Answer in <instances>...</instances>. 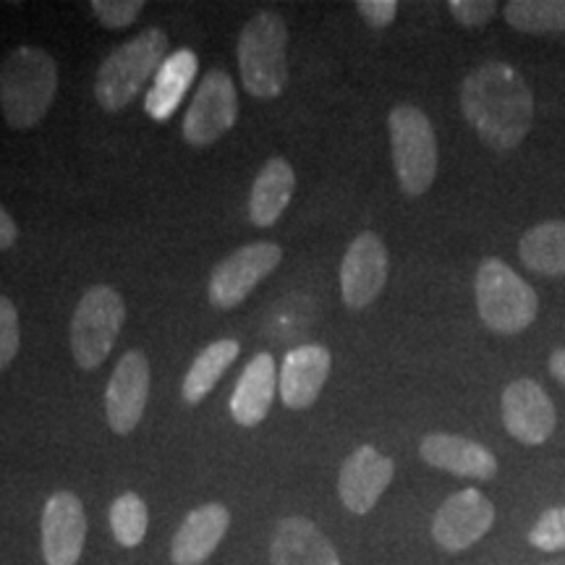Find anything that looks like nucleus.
<instances>
[{
  "instance_id": "nucleus-20",
  "label": "nucleus",
  "mask_w": 565,
  "mask_h": 565,
  "mask_svg": "<svg viewBox=\"0 0 565 565\" xmlns=\"http://www.w3.org/2000/svg\"><path fill=\"white\" fill-rule=\"evenodd\" d=\"M275 391H278V366L273 353H257L244 374L238 377L236 391L231 395V416L242 427H257L270 414Z\"/></svg>"
},
{
  "instance_id": "nucleus-14",
  "label": "nucleus",
  "mask_w": 565,
  "mask_h": 565,
  "mask_svg": "<svg viewBox=\"0 0 565 565\" xmlns=\"http://www.w3.org/2000/svg\"><path fill=\"white\" fill-rule=\"evenodd\" d=\"M87 542V511L74 492L47 498L42 511V557L47 565H76Z\"/></svg>"
},
{
  "instance_id": "nucleus-1",
  "label": "nucleus",
  "mask_w": 565,
  "mask_h": 565,
  "mask_svg": "<svg viewBox=\"0 0 565 565\" xmlns=\"http://www.w3.org/2000/svg\"><path fill=\"white\" fill-rule=\"evenodd\" d=\"M466 124L494 152L515 150L534 124V95L524 76L505 61H487L461 84Z\"/></svg>"
},
{
  "instance_id": "nucleus-19",
  "label": "nucleus",
  "mask_w": 565,
  "mask_h": 565,
  "mask_svg": "<svg viewBox=\"0 0 565 565\" xmlns=\"http://www.w3.org/2000/svg\"><path fill=\"white\" fill-rule=\"evenodd\" d=\"M231 526V511L223 503H207L194 508L183 519L171 542L173 565H202L215 553Z\"/></svg>"
},
{
  "instance_id": "nucleus-23",
  "label": "nucleus",
  "mask_w": 565,
  "mask_h": 565,
  "mask_svg": "<svg viewBox=\"0 0 565 565\" xmlns=\"http://www.w3.org/2000/svg\"><path fill=\"white\" fill-rule=\"evenodd\" d=\"M519 257L526 270L547 278L565 275V221H545L529 228L519 242Z\"/></svg>"
},
{
  "instance_id": "nucleus-21",
  "label": "nucleus",
  "mask_w": 565,
  "mask_h": 565,
  "mask_svg": "<svg viewBox=\"0 0 565 565\" xmlns=\"http://www.w3.org/2000/svg\"><path fill=\"white\" fill-rule=\"evenodd\" d=\"M196 71H200V58L189 47H181V51L168 55L145 97V110L152 121H171L175 110L181 108V100L186 97L189 87L194 84Z\"/></svg>"
},
{
  "instance_id": "nucleus-27",
  "label": "nucleus",
  "mask_w": 565,
  "mask_h": 565,
  "mask_svg": "<svg viewBox=\"0 0 565 565\" xmlns=\"http://www.w3.org/2000/svg\"><path fill=\"white\" fill-rule=\"evenodd\" d=\"M529 545L542 553H561L565 550V505L550 508L529 529Z\"/></svg>"
},
{
  "instance_id": "nucleus-4",
  "label": "nucleus",
  "mask_w": 565,
  "mask_h": 565,
  "mask_svg": "<svg viewBox=\"0 0 565 565\" xmlns=\"http://www.w3.org/2000/svg\"><path fill=\"white\" fill-rule=\"evenodd\" d=\"M238 68L244 89L257 100H275L288 87V26L280 13L252 17L238 34Z\"/></svg>"
},
{
  "instance_id": "nucleus-30",
  "label": "nucleus",
  "mask_w": 565,
  "mask_h": 565,
  "mask_svg": "<svg viewBox=\"0 0 565 565\" xmlns=\"http://www.w3.org/2000/svg\"><path fill=\"white\" fill-rule=\"evenodd\" d=\"M448 9L466 30H482L498 13V3L494 0H450Z\"/></svg>"
},
{
  "instance_id": "nucleus-13",
  "label": "nucleus",
  "mask_w": 565,
  "mask_h": 565,
  "mask_svg": "<svg viewBox=\"0 0 565 565\" xmlns=\"http://www.w3.org/2000/svg\"><path fill=\"white\" fill-rule=\"evenodd\" d=\"M500 412H503L508 435L524 445H542L555 433L557 412L553 398L545 387L529 377L513 380L505 387Z\"/></svg>"
},
{
  "instance_id": "nucleus-31",
  "label": "nucleus",
  "mask_w": 565,
  "mask_h": 565,
  "mask_svg": "<svg viewBox=\"0 0 565 565\" xmlns=\"http://www.w3.org/2000/svg\"><path fill=\"white\" fill-rule=\"evenodd\" d=\"M356 11L372 30H385L398 17V3L395 0H359Z\"/></svg>"
},
{
  "instance_id": "nucleus-26",
  "label": "nucleus",
  "mask_w": 565,
  "mask_h": 565,
  "mask_svg": "<svg viewBox=\"0 0 565 565\" xmlns=\"http://www.w3.org/2000/svg\"><path fill=\"white\" fill-rule=\"evenodd\" d=\"M110 532L121 547H139L150 526V511L147 503L134 492H124L110 505Z\"/></svg>"
},
{
  "instance_id": "nucleus-9",
  "label": "nucleus",
  "mask_w": 565,
  "mask_h": 565,
  "mask_svg": "<svg viewBox=\"0 0 565 565\" xmlns=\"http://www.w3.org/2000/svg\"><path fill=\"white\" fill-rule=\"evenodd\" d=\"M238 118V92L225 71L212 68L204 74L186 118H183V139L192 147L215 145L223 134L233 129Z\"/></svg>"
},
{
  "instance_id": "nucleus-6",
  "label": "nucleus",
  "mask_w": 565,
  "mask_h": 565,
  "mask_svg": "<svg viewBox=\"0 0 565 565\" xmlns=\"http://www.w3.org/2000/svg\"><path fill=\"white\" fill-rule=\"evenodd\" d=\"M395 179L406 196L429 192L437 175V137L433 121L414 105H395L387 116Z\"/></svg>"
},
{
  "instance_id": "nucleus-12",
  "label": "nucleus",
  "mask_w": 565,
  "mask_h": 565,
  "mask_svg": "<svg viewBox=\"0 0 565 565\" xmlns=\"http://www.w3.org/2000/svg\"><path fill=\"white\" fill-rule=\"evenodd\" d=\"M387 246L377 233L364 231L345 249L341 263V296L349 309H366L387 282Z\"/></svg>"
},
{
  "instance_id": "nucleus-8",
  "label": "nucleus",
  "mask_w": 565,
  "mask_h": 565,
  "mask_svg": "<svg viewBox=\"0 0 565 565\" xmlns=\"http://www.w3.org/2000/svg\"><path fill=\"white\" fill-rule=\"evenodd\" d=\"M280 259L282 249L273 242L246 244L242 249L228 254L210 275V303L215 309H233L244 303L246 296L280 265Z\"/></svg>"
},
{
  "instance_id": "nucleus-3",
  "label": "nucleus",
  "mask_w": 565,
  "mask_h": 565,
  "mask_svg": "<svg viewBox=\"0 0 565 565\" xmlns=\"http://www.w3.org/2000/svg\"><path fill=\"white\" fill-rule=\"evenodd\" d=\"M168 51H171V40L158 26H150V30L139 32L137 38L118 45L97 68V105L108 113L129 108L147 79L158 74L162 63L171 55Z\"/></svg>"
},
{
  "instance_id": "nucleus-22",
  "label": "nucleus",
  "mask_w": 565,
  "mask_h": 565,
  "mask_svg": "<svg viewBox=\"0 0 565 565\" xmlns=\"http://www.w3.org/2000/svg\"><path fill=\"white\" fill-rule=\"evenodd\" d=\"M296 192L294 166L286 158H270L259 168L249 194V221L257 228H270L291 204Z\"/></svg>"
},
{
  "instance_id": "nucleus-15",
  "label": "nucleus",
  "mask_w": 565,
  "mask_h": 565,
  "mask_svg": "<svg viewBox=\"0 0 565 565\" xmlns=\"http://www.w3.org/2000/svg\"><path fill=\"white\" fill-rule=\"evenodd\" d=\"M395 477L393 458L380 454L374 445H362L345 458L338 475V494L341 503L353 515H366L380 503L383 492Z\"/></svg>"
},
{
  "instance_id": "nucleus-24",
  "label": "nucleus",
  "mask_w": 565,
  "mask_h": 565,
  "mask_svg": "<svg viewBox=\"0 0 565 565\" xmlns=\"http://www.w3.org/2000/svg\"><path fill=\"white\" fill-rule=\"evenodd\" d=\"M238 353H242V343L233 341V338H223V341L210 343L200 356L194 359L189 366L186 377L181 383V395L189 406L202 404V398H207L212 387L217 385V380L223 377L225 370L236 362Z\"/></svg>"
},
{
  "instance_id": "nucleus-5",
  "label": "nucleus",
  "mask_w": 565,
  "mask_h": 565,
  "mask_svg": "<svg viewBox=\"0 0 565 565\" xmlns=\"http://www.w3.org/2000/svg\"><path fill=\"white\" fill-rule=\"evenodd\" d=\"M475 294L477 312L492 333H524L540 312V299H536L534 288L498 257H487L484 263H479Z\"/></svg>"
},
{
  "instance_id": "nucleus-17",
  "label": "nucleus",
  "mask_w": 565,
  "mask_h": 565,
  "mask_svg": "<svg viewBox=\"0 0 565 565\" xmlns=\"http://www.w3.org/2000/svg\"><path fill=\"white\" fill-rule=\"evenodd\" d=\"M419 456L433 469L448 471V475L456 477L487 482V479H494V475H498V458H494L492 450L461 435H427L419 445Z\"/></svg>"
},
{
  "instance_id": "nucleus-16",
  "label": "nucleus",
  "mask_w": 565,
  "mask_h": 565,
  "mask_svg": "<svg viewBox=\"0 0 565 565\" xmlns=\"http://www.w3.org/2000/svg\"><path fill=\"white\" fill-rule=\"evenodd\" d=\"M333 370V356L320 343L296 345L286 353L278 370V393L286 408L303 412L315 406Z\"/></svg>"
},
{
  "instance_id": "nucleus-7",
  "label": "nucleus",
  "mask_w": 565,
  "mask_h": 565,
  "mask_svg": "<svg viewBox=\"0 0 565 565\" xmlns=\"http://www.w3.org/2000/svg\"><path fill=\"white\" fill-rule=\"evenodd\" d=\"M126 322L124 296L97 282L87 288L71 317V353L82 370H97L110 356Z\"/></svg>"
},
{
  "instance_id": "nucleus-32",
  "label": "nucleus",
  "mask_w": 565,
  "mask_h": 565,
  "mask_svg": "<svg viewBox=\"0 0 565 565\" xmlns=\"http://www.w3.org/2000/svg\"><path fill=\"white\" fill-rule=\"evenodd\" d=\"M19 242V228L17 223H13V217L9 215V210L0 204V252L11 249L13 244Z\"/></svg>"
},
{
  "instance_id": "nucleus-29",
  "label": "nucleus",
  "mask_w": 565,
  "mask_h": 565,
  "mask_svg": "<svg viewBox=\"0 0 565 565\" xmlns=\"http://www.w3.org/2000/svg\"><path fill=\"white\" fill-rule=\"evenodd\" d=\"M21 345L19 309L9 296H0V372L17 359Z\"/></svg>"
},
{
  "instance_id": "nucleus-25",
  "label": "nucleus",
  "mask_w": 565,
  "mask_h": 565,
  "mask_svg": "<svg viewBox=\"0 0 565 565\" xmlns=\"http://www.w3.org/2000/svg\"><path fill=\"white\" fill-rule=\"evenodd\" d=\"M503 17L515 32L557 34L565 32V0H511Z\"/></svg>"
},
{
  "instance_id": "nucleus-11",
  "label": "nucleus",
  "mask_w": 565,
  "mask_h": 565,
  "mask_svg": "<svg viewBox=\"0 0 565 565\" xmlns=\"http://www.w3.org/2000/svg\"><path fill=\"white\" fill-rule=\"evenodd\" d=\"M494 524L492 500L479 490L450 494L433 519V540L445 553H463L477 545Z\"/></svg>"
},
{
  "instance_id": "nucleus-18",
  "label": "nucleus",
  "mask_w": 565,
  "mask_h": 565,
  "mask_svg": "<svg viewBox=\"0 0 565 565\" xmlns=\"http://www.w3.org/2000/svg\"><path fill=\"white\" fill-rule=\"evenodd\" d=\"M270 565H341V555L315 521L288 515L275 526Z\"/></svg>"
},
{
  "instance_id": "nucleus-28",
  "label": "nucleus",
  "mask_w": 565,
  "mask_h": 565,
  "mask_svg": "<svg viewBox=\"0 0 565 565\" xmlns=\"http://www.w3.org/2000/svg\"><path fill=\"white\" fill-rule=\"evenodd\" d=\"M92 11L105 30H126L145 11L141 0H92Z\"/></svg>"
},
{
  "instance_id": "nucleus-2",
  "label": "nucleus",
  "mask_w": 565,
  "mask_h": 565,
  "mask_svg": "<svg viewBox=\"0 0 565 565\" xmlns=\"http://www.w3.org/2000/svg\"><path fill=\"white\" fill-rule=\"evenodd\" d=\"M58 92V66L42 47H17L0 63V110L6 124L30 131L42 124Z\"/></svg>"
},
{
  "instance_id": "nucleus-33",
  "label": "nucleus",
  "mask_w": 565,
  "mask_h": 565,
  "mask_svg": "<svg viewBox=\"0 0 565 565\" xmlns=\"http://www.w3.org/2000/svg\"><path fill=\"white\" fill-rule=\"evenodd\" d=\"M550 374L565 387V349H557L550 353Z\"/></svg>"
},
{
  "instance_id": "nucleus-10",
  "label": "nucleus",
  "mask_w": 565,
  "mask_h": 565,
  "mask_svg": "<svg viewBox=\"0 0 565 565\" xmlns=\"http://www.w3.org/2000/svg\"><path fill=\"white\" fill-rule=\"evenodd\" d=\"M152 370L150 359L141 351H126L110 374L108 391H105V416L116 435H131L145 416L150 401Z\"/></svg>"
}]
</instances>
